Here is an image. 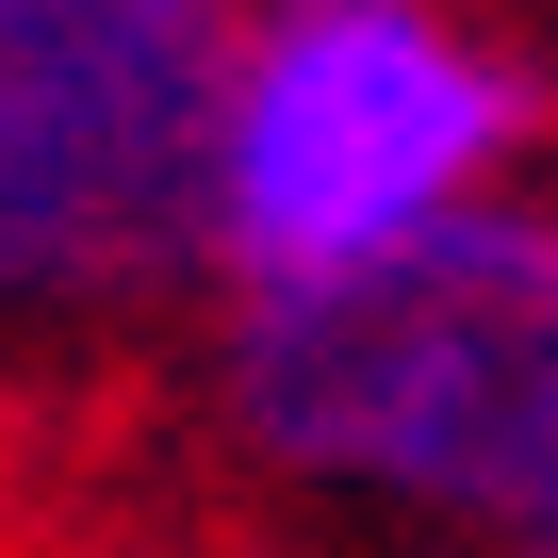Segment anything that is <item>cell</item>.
<instances>
[{"instance_id": "2", "label": "cell", "mask_w": 558, "mask_h": 558, "mask_svg": "<svg viewBox=\"0 0 558 558\" xmlns=\"http://www.w3.org/2000/svg\"><path fill=\"white\" fill-rule=\"evenodd\" d=\"M558 181L525 0H246L214 116V296H329Z\"/></svg>"}, {"instance_id": "3", "label": "cell", "mask_w": 558, "mask_h": 558, "mask_svg": "<svg viewBox=\"0 0 558 558\" xmlns=\"http://www.w3.org/2000/svg\"><path fill=\"white\" fill-rule=\"evenodd\" d=\"M246 0H0V345L148 395L214 313V116Z\"/></svg>"}, {"instance_id": "1", "label": "cell", "mask_w": 558, "mask_h": 558, "mask_svg": "<svg viewBox=\"0 0 558 558\" xmlns=\"http://www.w3.org/2000/svg\"><path fill=\"white\" fill-rule=\"evenodd\" d=\"M148 395L279 558H558V181L329 296H214Z\"/></svg>"}]
</instances>
